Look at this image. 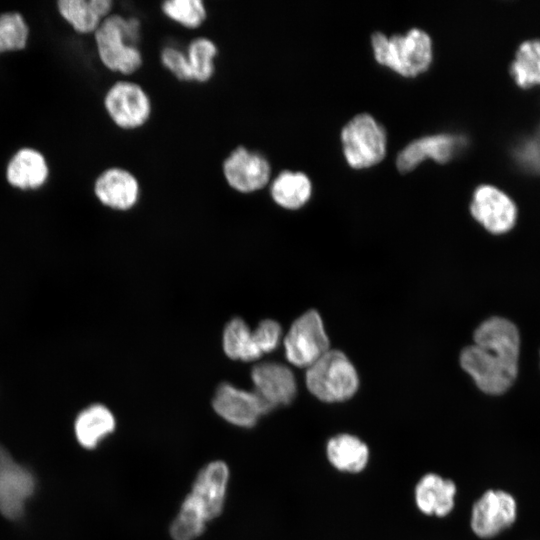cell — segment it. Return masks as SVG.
<instances>
[{
    "label": "cell",
    "instance_id": "6da1fadb",
    "mask_svg": "<svg viewBox=\"0 0 540 540\" xmlns=\"http://www.w3.org/2000/svg\"><path fill=\"white\" fill-rule=\"evenodd\" d=\"M474 344L463 349L460 363L480 390L506 392L518 374L520 336L517 327L502 317H491L474 332Z\"/></svg>",
    "mask_w": 540,
    "mask_h": 540
},
{
    "label": "cell",
    "instance_id": "7a4b0ae2",
    "mask_svg": "<svg viewBox=\"0 0 540 540\" xmlns=\"http://www.w3.org/2000/svg\"><path fill=\"white\" fill-rule=\"evenodd\" d=\"M228 480L229 468L223 461L210 462L200 470L171 523L173 540H195L202 535L207 522L223 511Z\"/></svg>",
    "mask_w": 540,
    "mask_h": 540
},
{
    "label": "cell",
    "instance_id": "3957f363",
    "mask_svg": "<svg viewBox=\"0 0 540 540\" xmlns=\"http://www.w3.org/2000/svg\"><path fill=\"white\" fill-rule=\"evenodd\" d=\"M141 23L137 18L110 14L94 32L97 53L102 64L112 72L131 75L143 64L137 47Z\"/></svg>",
    "mask_w": 540,
    "mask_h": 540
},
{
    "label": "cell",
    "instance_id": "277c9868",
    "mask_svg": "<svg viewBox=\"0 0 540 540\" xmlns=\"http://www.w3.org/2000/svg\"><path fill=\"white\" fill-rule=\"evenodd\" d=\"M371 42L377 62L404 77H415L425 72L432 62L431 38L417 28L405 35H393L390 38L375 32Z\"/></svg>",
    "mask_w": 540,
    "mask_h": 540
},
{
    "label": "cell",
    "instance_id": "5b68a950",
    "mask_svg": "<svg viewBox=\"0 0 540 540\" xmlns=\"http://www.w3.org/2000/svg\"><path fill=\"white\" fill-rule=\"evenodd\" d=\"M308 390L324 402H341L351 398L357 391V372L347 358L338 350H328L307 368Z\"/></svg>",
    "mask_w": 540,
    "mask_h": 540
},
{
    "label": "cell",
    "instance_id": "8992f818",
    "mask_svg": "<svg viewBox=\"0 0 540 540\" xmlns=\"http://www.w3.org/2000/svg\"><path fill=\"white\" fill-rule=\"evenodd\" d=\"M341 140L346 161L356 169L371 167L386 154L385 130L367 113L356 115L343 127Z\"/></svg>",
    "mask_w": 540,
    "mask_h": 540
},
{
    "label": "cell",
    "instance_id": "52a82bcc",
    "mask_svg": "<svg viewBox=\"0 0 540 540\" xmlns=\"http://www.w3.org/2000/svg\"><path fill=\"white\" fill-rule=\"evenodd\" d=\"M285 356L298 367L308 368L329 349L322 319L317 311L309 310L298 317L284 338Z\"/></svg>",
    "mask_w": 540,
    "mask_h": 540
},
{
    "label": "cell",
    "instance_id": "ba28073f",
    "mask_svg": "<svg viewBox=\"0 0 540 540\" xmlns=\"http://www.w3.org/2000/svg\"><path fill=\"white\" fill-rule=\"evenodd\" d=\"M104 107L116 126L133 130L144 126L152 112L151 100L136 82H115L106 92Z\"/></svg>",
    "mask_w": 540,
    "mask_h": 540
},
{
    "label": "cell",
    "instance_id": "9c48e42d",
    "mask_svg": "<svg viewBox=\"0 0 540 540\" xmlns=\"http://www.w3.org/2000/svg\"><path fill=\"white\" fill-rule=\"evenodd\" d=\"M226 183L240 193H253L263 189L271 179V166L264 155L238 146L222 164Z\"/></svg>",
    "mask_w": 540,
    "mask_h": 540
},
{
    "label": "cell",
    "instance_id": "30bf717a",
    "mask_svg": "<svg viewBox=\"0 0 540 540\" xmlns=\"http://www.w3.org/2000/svg\"><path fill=\"white\" fill-rule=\"evenodd\" d=\"M35 489L33 474L0 445V513L11 520L21 518Z\"/></svg>",
    "mask_w": 540,
    "mask_h": 540
},
{
    "label": "cell",
    "instance_id": "8fae6325",
    "mask_svg": "<svg viewBox=\"0 0 540 540\" xmlns=\"http://www.w3.org/2000/svg\"><path fill=\"white\" fill-rule=\"evenodd\" d=\"M212 406L225 421L242 428L255 426L261 416L272 411L254 390L246 391L228 383L218 386Z\"/></svg>",
    "mask_w": 540,
    "mask_h": 540
},
{
    "label": "cell",
    "instance_id": "7c38bea8",
    "mask_svg": "<svg viewBox=\"0 0 540 540\" xmlns=\"http://www.w3.org/2000/svg\"><path fill=\"white\" fill-rule=\"evenodd\" d=\"M515 518L514 498L501 490H489L473 506L471 528L477 536L490 538L509 527Z\"/></svg>",
    "mask_w": 540,
    "mask_h": 540
},
{
    "label": "cell",
    "instance_id": "4fadbf2b",
    "mask_svg": "<svg viewBox=\"0 0 540 540\" xmlns=\"http://www.w3.org/2000/svg\"><path fill=\"white\" fill-rule=\"evenodd\" d=\"M470 211L486 230L494 234L509 231L517 216L514 202L491 185H481L474 191Z\"/></svg>",
    "mask_w": 540,
    "mask_h": 540
},
{
    "label": "cell",
    "instance_id": "5bb4252c",
    "mask_svg": "<svg viewBox=\"0 0 540 540\" xmlns=\"http://www.w3.org/2000/svg\"><path fill=\"white\" fill-rule=\"evenodd\" d=\"M254 391L271 410L293 401L297 385L292 371L279 363L265 362L256 365L251 372Z\"/></svg>",
    "mask_w": 540,
    "mask_h": 540
},
{
    "label": "cell",
    "instance_id": "9a60e30c",
    "mask_svg": "<svg viewBox=\"0 0 540 540\" xmlns=\"http://www.w3.org/2000/svg\"><path fill=\"white\" fill-rule=\"evenodd\" d=\"M94 193L104 206L125 211L136 205L140 186L136 176L129 170L111 167L96 178Z\"/></svg>",
    "mask_w": 540,
    "mask_h": 540
},
{
    "label": "cell",
    "instance_id": "2e32d148",
    "mask_svg": "<svg viewBox=\"0 0 540 540\" xmlns=\"http://www.w3.org/2000/svg\"><path fill=\"white\" fill-rule=\"evenodd\" d=\"M462 143L459 137L450 134L422 137L399 152L396 159L397 168L402 173L410 172L426 158L446 163L451 160Z\"/></svg>",
    "mask_w": 540,
    "mask_h": 540
},
{
    "label": "cell",
    "instance_id": "e0dca14e",
    "mask_svg": "<svg viewBox=\"0 0 540 540\" xmlns=\"http://www.w3.org/2000/svg\"><path fill=\"white\" fill-rule=\"evenodd\" d=\"M49 169L44 156L33 148H22L10 159L6 178L21 190L37 189L47 180Z\"/></svg>",
    "mask_w": 540,
    "mask_h": 540
},
{
    "label": "cell",
    "instance_id": "ac0fdd59",
    "mask_svg": "<svg viewBox=\"0 0 540 540\" xmlns=\"http://www.w3.org/2000/svg\"><path fill=\"white\" fill-rule=\"evenodd\" d=\"M455 493L453 481L428 473L416 485L415 500L424 514L443 517L453 509Z\"/></svg>",
    "mask_w": 540,
    "mask_h": 540
},
{
    "label": "cell",
    "instance_id": "d6986e66",
    "mask_svg": "<svg viewBox=\"0 0 540 540\" xmlns=\"http://www.w3.org/2000/svg\"><path fill=\"white\" fill-rule=\"evenodd\" d=\"M60 15L82 34L94 33L101 22L111 14V0H60Z\"/></svg>",
    "mask_w": 540,
    "mask_h": 540
},
{
    "label": "cell",
    "instance_id": "ffe728a7",
    "mask_svg": "<svg viewBox=\"0 0 540 540\" xmlns=\"http://www.w3.org/2000/svg\"><path fill=\"white\" fill-rule=\"evenodd\" d=\"M116 427L112 412L102 404H93L83 409L74 422L75 436L79 444L93 449L110 435Z\"/></svg>",
    "mask_w": 540,
    "mask_h": 540
},
{
    "label": "cell",
    "instance_id": "44dd1931",
    "mask_svg": "<svg viewBox=\"0 0 540 540\" xmlns=\"http://www.w3.org/2000/svg\"><path fill=\"white\" fill-rule=\"evenodd\" d=\"M329 462L338 470L360 472L367 465L369 450L367 445L356 436L340 434L332 437L327 444Z\"/></svg>",
    "mask_w": 540,
    "mask_h": 540
},
{
    "label": "cell",
    "instance_id": "7402d4cb",
    "mask_svg": "<svg viewBox=\"0 0 540 540\" xmlns=\"http://www.w3.org/2000/svg\"><path fill=\"white\" fill-rule=\"evenodd\" d=\"M270 194L282 208L299 209L310 199L312 184L306 174L285 170L271 182Z\"/></svg>",
    "mask_w": 540,
    "mask_h": 540
},
{
    "label": "cell",
    "instance_id": "603a6c76",
    "mask_svg": "<svg viewBox=\"0 0 540 540\" xmlns=\"http://www.w3.org/2000/svg\"><path fill=\"white\" fill-rule=\"evenodd\" d=\"M223 349L233 360L253 361L262 356L254 331L241 318H233L223 332Z\"/></svg>",
    "mask_w": 540,
    "mask_h": 540
},
{
    "label": "cell",
    "instance_id": "cb8c5ba5",
    "mask_svg": "<svg viewBox=\"0 0 540 540\" xmlns=\"http://www.w3.org/2000/svg\"><path fill=\"white\" fill-rule=\"evenodd\" d=\"M511 74L521 87L540 84V40H528L519 46Z\"/></svg>",
    "mask_w": 540,
    "mask_h": 540
},
{
    "label": "cell",
    "instance_id": "d4e9b609",
    "mask_svg": "<svg viewBox=\"0 0 540 540\" xmlns=\"http://www.w3.org/2000/svg\"><path fill=\"white\" fill-rule=\"evenodd\" d=\"M193 81L204 83L209 81L215 71L214 60L218 48L214 41L207 37H197L190 41L186 49Z\"/></svg>",
    "mask_w": 540,
    "mask_h": 540
},
{
    "label": "cell",
    "instance_id": "484cf974",
    "mask_svg": "<svg viewBox=\"0 0 540 540\" xmlns=\"http://www.w3.org/2000/svg\"><path fill=\"white\" fill-rule=\"evenodd\" d=\"M163 14L187 29L199 28L207 18V9L201 0H169L161 4Z\"/></svg>",
    "mask_w": 540,
    "mask_h": 540
},
{
    "label": "cell",
    "instance_id": "4316f807",
    "mask_svg": "<svg viewBox=\"0 0 540 540\" xmlns=\"http://www.w3.org/2000/svg\"><path fill=\"white\" fill-rule=\"evenodd\" d=\"M29 28L18 12L0 14V54L23 49L28 41Z\"/></svg>",
    "mask_w": 540,
    "mask_h": 540
},
{
    "label": "cell",
    "instance_id": "83f0119b",
    "mask_svg": "<svg viewBox=\"0 0 540 540\" xmlns=\"http://www.w3.org/2000/svg\"><path fill=\"white\" fill-rule=\"evenodd\" d=\"M162 65L178 80L193 81L186 52L174 47L166 46L160 53Z\"/></svg>",
    "mask_w": 540,
    "mask_h": 540
},
{
    "label": "cell",
    "instance_id": "f1b7e54d",
    "mask_svg": "<svg viewBox=\"0 0 540 540\" xmlns=\"http://www.w3.org/2000/svg\"><path fill=\"white\" fill-rule=\"evenodd\" d=\"M253 331L262 355L273 351L278 346L282 333L278 322L271 319L263 320Z\"/></svg>",
    "mask_w": 540,
    "mask_h": 540
},
{
    "label": "cell",
    "instance_id": "f546056e",
    "mask_svg": "<svg viewBox=\"0 0 540 540\" xmlns=\"http://www.w3.org/2000/svg\"><path fill=\"white\" fill-rule=\"evenodd\" d=\"M515 154L524 168L533 172H540V126L533 137L518 146Z\"/></svg>",
    "mask_w": 540,
    "mask_h": 540
}]
</instances>
